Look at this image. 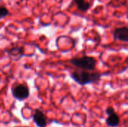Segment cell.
<instances>
[{
  "label": "cell",
  "mask_w": 128,
  "mask_h": 127,
  "mask_svg": "<svg viewBox=\"0 0 128 127\" xmlns=\"http://www.w3.org/2000/svg\"><path fill=\"white\" fill-rule=\"evenodd\" d=\"M101 74L99 73H89L86 70H75L71 73V78L77 84L80 85H85L92 83H98L101 77Z\"/></svg>",
  "instance_id": "cell-1"
},
{
  "label": "cell",
  "mask_w": 128,
  "mask_h": 127,
  "mask_svg": "<svg viewBox=\"0 0 128 127\" xmlns=\"http://www.w3.org/2000/svg\"><path fill=\"white\" fill-rule=\"evenodd\" d=\"M74 66L84 70H94L97 65V60L93 57L83 56L81 58H74L70 61Z\"/></svg>",
  "instance_id": "cell-2"
},
{
  "label": "cell",
  "mask_w": 128,
  "mask_h": 127,
  "mask_svg": "<svg viewBox=\"0 0 128 127\" xmlns=\"http://www.w3.org/2000/svg\"><path fill=\"white\" fill-rule=\"evenodd\" d=\"M12 94L15 99L19 100H23L28 97L29 89L26 85H17L12 88Z\"/></svg>",
  "instance_id": "cell-3"
},
{
  "label": "cell",
  "mask_w": 128,
  "mask_h": 127,
  "mask_svg": "<svg viewBox=\"0 0 128 127\" xmlns=\"http://www.w3.org/2000/svg\"><path fill=\"white\" fill-rule=\"evenodd\" d=\"M33 120L38 127H45L47 124L46 116L39 109L35 110L34 114L33 115Z\"/></svg>",
  "instance_id": "cell-4"
},
{
  "label": "cell",
  "mask_w": 128,
  "mask_h": 127,
  "mask_svg": "<svg viewBox=\"0 0 128 127\" xmlns=\"http://www.w3.org/2000/svg\"><path fill=\"white\" fill-rule=\"evenodd\" d=\"M114 38L116 40H122L124 42L128 41V28L127 27L118 28L114 31Z\"/></svg>",
  "instance_id": "cell-5"
},
{
  "label": "cell",
  "mask_w": 128,
  "mask_h": 127,
  "mask_svg": "<svg viewBox=\"0 0 128 127\" xmlns=\"http://www.w3.org/2000/svg\"><path fill=\"white\" fill-rule=\"evenodd\" d=\"M106 123L108 127H116L120 124V118L118 115L115 112L112 113L111 115H108V118L106 120Z\"/></svg>",
  "instance_id": "cell-6"
},
{
  "label": "cell",
  "mask_w": 128,
  "mask_h": 127,
  "mask_svg": "<svg viewBox=\"0 0 128 127\" xmlns=\"http://www.w3.org/2000/svg\"><path fill=\"white\" fill-rule=\"evenodd\" d=\"M74 2L76 4L79 10L83 12L86 11L90 7V4L85 0H74Z\"/></svg>",
  "instance_id": "cell-7"
},
{
  "label": "cell",
  "mask_w": 128,
  "mask_h": 127,
  "mask_svg": "<svg viewBox=\"0 0 128 127\" xmlns=\"http://www.w3.org/2000/svg\"><path fill=\"white\" fill-rule=\"evenodd\" d=\"M8 14V10L4 7H0V19L2 18V17L6 16Z\"/></svg>",
  "instance_id": "cell-8"
},
{
  "label": "cell",
  "mask_w": 128,
  "mask_h": 127,
  "mask_svg": "<svg viewBox=\"0 0 128 127\" xmlns=\"http://www.w3.org/2000/svg\"><path fill=\"white\" fill-rule=\"evenodd\" d=\"M113 112H115V110H114V109H113L112 107H108V108L106 109V113L108 115H111V114L113 113Z\"/></svg>",
  "instance_id": "cell-9"
}]
</instances>
